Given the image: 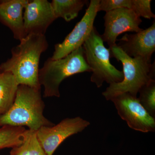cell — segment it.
I'll list each match as a JSON object with an SVG mask.
<instances>
[{
    "mask_svg": "<svg viewBox=\"0 0 155 155\" xmlns=\"http://www.w3.org/2000/svg\"><path fill=\"white\" fill-rule=\"evenodd\" d=\"M151 0H131L130 9L139 17L154 19L155 15L151 11Z\"/></svg>",
    "mask_w": 155,
    "mask_h": 155,
    "instance_id": "cell-18",
    "label": "cell"
},
{
    "mask_svg": "<svg viewBox=\"0 0 155 155\" xmlns=\"http://www.w3.org/2000/svg\"><path fill=\"white\" fill-rule=\"evenodd\" d=\"M10 155H47L40 143L36 130H25L20 145L11 149Z\"/></svg>",
    "mask_w": 155,
    "mask_h": 155,
    "instance_id": "cell-15",
    "label": "cell"
},
{
    "mask_svg": "<svg viewBox=\"0 0 155 155\" xmlns=\"http://www.w3.org/2000/svg\"><path fill=\"white\" fill-rule=\"evenodd\" d=\"M140 102L152 117H155V81L143 87L139 92Z\"/></svg>",
    "mask_w": 155,
    "mask_h": 155,
    "instance_id": "cell-17",
    "label": "cell"
},
{
    "mask_svg": "<svg viewBox=\"0 0 155 155\" xmlns=\"http://www.w3.org/2000/svg\"><path fill=\"white\" fill-rule=\"evenodd\" d=\"M24 9L23 21L27 35H45L49 26L57 19L51 4L47 0L28 1Z\"/></svg>",
    "mask_w": 155,
    "mask_h": 155,
    "instance_id": "cell-10",
    "label": "cell"
},
{
    "mask_svg": "<svg viewBox=\"0 0 155 155\" xmlns=\"http://www.w3.org/2000/svg\"><path fill=\"white\" fill-rule=\"evenodd\" d=\"M111 101L121 119L130 128L143 133L154 132L155 119L143 107L137 97L125 93Z\"/></svg>",
    "mask_w": 155,
    "mask_h": 155,
    "instance_id": "cell-6",
    "label": "cell"
},
{
    "mask_svg": "<svg viewBox=\"0 0 155 155\" xmlns=\"http://www.w3.org/2000/svg\"><path fill=\"white\" fill-rule=\"evenodd\" d=\"M28 0H8L0 3V20L11 29L14 38L20 41L27 35L23 21V10Z\"/></svg>",
    "mask_w": 155,
    "mask_h": 155,
    "instance_id": "cell-12",
    "label": "cell"
},
{
    "mask_svg": "<svg viewBox=\"0 0 155 155\" xmlns=\"http://www.w3.org/2000/svg\"><path fill=\"white\" fill-rule=\"evenodd\" d=\"M111 57L120 61L123 66V79L119 83L111 84L103 92L107 101L125 93L137 97L140 89L155 80V64L141 58H131L117 45L110 48Z\"/></svg>",
    "mask_w": 155,
    "mask_h": 155,
    "instance_id": "cell-3",
    "label": "cell"
},
{
    "mask_svg": "<svg viewBox=\"0 0 155 155\" xmlns=\"http://www.w3.org/2000/svg\"><path fill=\"white\" fill-rule=\"evenodd\" d=\"M104 32L101 36L104 42L110 48L116 45L119 35L126 32H140L142 20L133 11L127 8L116 9L106 12L104 17Z\"/></svg>",
    "mask_w": 155,
    "mask_h": 155,
    "instance_id": "cell-9",
    "label": "cell"
},
{
    "mask_svg": "<svg viewBox=\"0 0 155 155\" xmlns=\"http://www.w3.org/2000/svg\"><path fill=\"white\" fill-rule=\"evenodd\" d=\"M45 107L41 89L19 85L13 105L0 116V127L26 126L29 130L37 131L44 126H53L54 124L44 115Z\"/></svg>",
    "mask_w": 155,
    "mask_h": 155,
    "instance_id": "cell-2",
    "label": "cell"
},
{
    "mask_svg": "<svg viewBox=\"0 0 155 155\" xmlns=\"http://www.w3.org/2000/svg\"><path fill=\"white\" fill-rule=\"evenodd\" d=\"M131 4V0H101L100 1L98 11L107 12L118 9H130Z\"/></svg>",
    "mask_w": 155,
    "mask_h": 155,
    "instance_id": "cell-19",
    "label": "cell"
},
{
    "mask_svg": "<svg viewBox=\"0 0 155 155\" xmlns=\"http://www.w3.org/2000/svg\"><path fill=\"white\" fill-rule=\"evenodd\" d=\"M25 127L4 125L0 127V150L15 147L22 143Z\"/></svg>",
    "mask_w": 155,
    "mask_h": 155,
    "instance_id": "cell-16",
    "label": "cell"
},
{
    "mask_svg": "<svg viewBox=\"0 0 155 155\" xmlns=\"http://www.w3.org/2000/svg\"><path fill=\"white\" fill-rule=\"evenodd\" d=\"M82 48L87 63L92 72L91 81L97 87H101L105 81L110 84L123 80V72L111 64L110 48L105 47L101 36L95 27Z\"/></svg>",
    "mask_w": 155,
    "mask_h": 155,
    "instance_id": "cell-5",
    "label": "cell"
},
{
    "mask_svg": "<svg viewBox=\"0 0 155 155\" xmlns=\"http://www.w3.org/2000/svg\"><path fill=\"white\" fill-rule=\"evenodd\" d=\"M3 72L2 69H1V67H0V74H2V73H3Z\"/></svg>",
    "mask_w": 155,
    "mask_h": 155,
    "instance_id": "cell-20",
    "label": "cell"
},
{
    "mask_svg": "<svg viewBox=\"0 0 155 155\" xmlns=\"http://www.w3.org/2000/svg\"><path fill=\"white\" fill-rule=\"evenodd\" d=\"M100 0H91L85 14L64 41L55 45L51 58L57 60L64 58L82 46L94 28L95 19L98 11Z\"/></svg>",
    "mask_w": 155,
    "mask_h": 155,
    "instance_id": "cell-7",
    "label": "cell"
},
{
    "mask_svg": "<svg viewBox=\"0 0 155 155\" xmlns=\"http://www.w3.org/2000/svg\"><path fill=\"white\" fill-rule=\"evenodd\" d=\"M116 44L131 58H141L151 61L155 51V22L146 29L133 34H125L117 40Z\"/></svg>",
    "mask_w": 155,
    "mask_h": 155,
    "instance_id": "cell-11",
    "label": "cell"
},
{
    "mask_svg": "<svg viewBox=\"0 0 155 155\" xmlns=\"http://www.w3.org/2000/svg\"><path fill=\"white\" fill-rule=\"evenodd\" d=\"M48 47L45 35H28L12 48L11 58L0 67L3 72L14 75L19 85L41 89L38 78L40 58Z\"/></svg>",
    "mask_w": 155,
    "mask_h": 155,
    "instance_id": "cell-1",
    "label": "cell"
},
{
    "mask_svg": "<svg viewBox=\"0 0 155 155\" xmlns=\"http://www.w3.org/2000/svg\"><path fill=\"white\" fill-rule=\"evenodd\" d=\"M91 71L85 60L82 46L61 59L48 58L38 71L39 82L44 87L43 97H59V87L64 79L75 74Z\"/></svg>",
    "mask_w": 155,
    "mask_h": 155,
    "instance_id": "cell-4",
    "label": "cell"
},
{
    "mask_svg": "<svg viewBox=\"0 0 155 155\" xmlns=\"http://www.w3.org/2000/svg\"><path fill=\"white\" fill-rule=\"evenodd\" d=\"M19 85L10 72L0 74V116L6 113L13 105Z\"/></svg>",
    "mask_w": 155,
    "mask_h": 155,
    "instance_id": "cell-13",
    "label": "cell"
},
{
    "mask_svg": "<svg viewBox=\"0 0 155 155\" xmlns=\"http://www.w3.org/2000/svg\"><path fill=\"white\" fill-rule=\"evenodd\" d=\"M87 2L85 0H53L51 3L56 18L69 22L78 16Z\"/></svg>",
    "mask_w": 155,
    "mask_h": 155,
    "instance_id": "cell-14",
    "label": "cell"
},
{
    "mask_svg": "<svg viewBox=\"0 0 155 155\" xmlns=\"http://www.w3.org/2000/svg\"><path fill=\"white\" fill-rule=\"evenodd\" d=\"M90 125L89 122L79 116L66 118L57 125L41 127L37 130V136L47 154L53 155L64 140L83 131Z\"/></svg>",
    "mask_w": 155,
    "mask_h": 155,
    "instance_id": "cell-8",
    "label": "cell"
}]
</instances>
